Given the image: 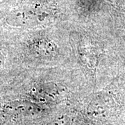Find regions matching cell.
I'll use <instances>...</instances> for the list:
<instances>
[{"mask_svg": "<svg viewBox=\"0 0 125 125\" xmlns=\"http://www.w3.org/2000/svg\"><path fill=\"white\" fill-rule=\"evenodd\" d=\"M2 62H3V59H2V57H1V55L0 54V66L1 65Z\"/></svg>", "mask_w": 125, "mask_h": 125, "instance_id": "6da1fadb", "label": "cell"}]
</instances>
